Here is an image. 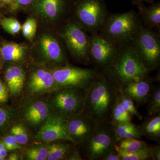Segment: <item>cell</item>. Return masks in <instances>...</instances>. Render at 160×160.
<instances>
[{"label":"cell","mask_w":160,"mask_h":160,"mask_svg":"<svg viewBox=\"0 0 160 160\" xmlns=\"http://www.w3.org/2000/svg\"><path fill=\"white\" fill-rule=\"evenodd\" d=\"M76 145L74 146L69 154L66 157L65 160H83L79 149L77 148Z\"/></svg>","instance_id":"cell-36"},{"label":"cell","mask_w":160,"mask_h":160,"mask_svg":"<svg viewBox=\"0 0 160 160\" xmlns=\"http://www.w3.org/2000/svg\"><path fill=\"white\" fill-rule=\"evenodd\" d=\"M75 0H33L23 11L36 19L38 27L57 31L70 18Z\"/></svg>","instance_id":"cell-4"},{"label":"cell","mask_w":160,"mask_h":160,"mask_svg":"<svg viewBox=\"0 0 160 160\" xmlns=\"http://www.w3.org/2000/svg\"><path fill=\"white\" fill-rule=\"evenodd\" d=\"M12 117L9 109L0 107V132L2 131L9 125Z\"/></svg>","instance_id":"cell-33"},{"label":"cell","mask_w":160,"mask_h":160,"mask_svg":"<svg viewBox=\"0 0 160 160\" xmlns=\"http://www.w3.org/2000/svg\"><path fill=\"white\" fill-rule=\"evenodd\" d=\"M2 56H1V54H0V67H1V65H2Z\"/></svg>","instance_id":"cell-44"},{"label":"cell","mask_w":160,"mask_h":160,"mask_svg":"<svg viewBox=\"0 0 160 160\" xmlns=\"http://www.w3.org/2000/svg\"><path fill=\"white\" fill-rule=\"evenodd\" d=\"M8 159L9 160H18L19 159L18 155L16 153H12L9 155Z\"/></svg>","instance_id":"cell-42"},{"label":"cell","mask_w":160,"mask_h":160,"mask_svg":"<svg viewBox=\"0 0 160 160\" xmlns=\"http://www.w3.org/2000/svg\"><path fill=\"white\" fill-rule=\"evenodd\" d=\"M147 104L148 105L147 113L149 116L160 113V86H154Z\"/></svg>","instance_id":"cell-29"},{"label":"cell","mask_w":160,"mask_h":160,"mask_svg":"<svg viewBox=\"0 0 160 160\" xmlns=\"http://www.w3.org/2000/svg\"><path fill=\"white\" fill-rule=\"evenodd\" d=\"M15 0H0V7L8 9L12 6Z\"/></svg>","instance_id":"cell-40"},{"label":"cell","mask_w":160,"mask_h":160,"mask_svg":"<svg viewBox=\"0 0 160 160\" xmlns=\"http://www.w3.org/2000/svg\"><path fill=\"white\" fill-rule=\"evenodd\" d=\"M22 112L23 118L29 126L40 129L52 114V112L48 102L35 99L26 104Z\"/></svg>","instance_id":"cell-16"},{"label":"cell","mask_w":160,"mask_h":160,"mask_svg":"<svg viewBox=\"0 0 160 160\" xmlns=\"http://www.w3.org/2000/svg\"><path fill=\"white\" fill-rule=\"evenodd\" d=\"M154 0H131V3L133 6H139L144 4V2L149 3H153Z\"/></svg>","instance_id":"cell-41"},{"label":"cell","mask_w":160,"mask_h":160,"mask_svg":"<svg viewBox=\"0 0 160 160\" xmlns=\"http://www.w3.org/2000/svg\"><path fill=\"white\" fill-rule=\"evenodd\" d=\"M51 70L58 89L75 88L85 91L95 82L101 73L94 68H80L69 63Z\"/></svg>","instance_id":"cell-10"},{"label":"cell","mask_w":160,"mask_h":160,"mask_svg":"<svg viewBox=\"0 0 160 160\" xmlns=\"http://www.w3.org/2000/svg\"><path fill=\"white\" fill-rule=\"evenodd\" d=\"M120 45L99 32L90 36L89 57L95 69L103 72L117 56Z\"/></svg>","instance_id":"cell-12"},{"label":"cell","mask_w":160,"mask_h":160,"mask_svg":"<svg viewBox=\"0 0 160 160\" xmlns=\"http://www.w3.org/2000/svg\"><path fill=\"white\" fill-rule=\"evenodd\" d=\"M4 76L10 94L14 96L19 94L26 78V72L22 66L12 64L6 68Z\"/></svg>","instance_id":"cell-19"},{"label":"cell","mask_w":160,"mask_h":160,"mask_svg":"<svg viewBox=\"0 0 160 160\" xmlns=\"http://www.w3.org/2000/svg\"><path fill=\"white\" fill-rule=\"evenodd\" d=\"M33 0H15L12 6L8 8V11L12 13H16L23 11L29 6Z\"/></svg>","instance_id":"cell-35"},{"label":"cell","mask_w":160,"mask_h":160,"mask_svg":"<svg viewBox=\"0 0 160 160\" xmlns=\"http://www.w3.org/2000/svg\"><path fill=\"white\" fill-rule=\"evenodd\" d=\"M1 141L2 142L5 148L7 151L17 150L22 148V145H20L15 140L12 135H8L2 138Z\"/></svg>","instance_id":"cell-34"},{"label":"cell","mask_w":160,"mask_h":160,"mask_svg":"<svg viewBox=\"0 0 160 160\" xmlns=\"http://www.w3.org/2000/svg\"><path fill=\"white\" fill-rule=\"evenodd\" d=\"M28 74L26 91L32 97L51 93L58 89L51 69L34 63Z\"/></svg>","instance_id":"cell-13"},{"label":"cell","mask_w":160,"mask_h":160,"mask_svg":"<svg viewBox=\"0 0 160 160\" xmlns=\"http://www.w3.org/2000/svg\"><path fill=\"white\" fill-rule=\"evenodd\" d=\"M112 125L109 122L98 124L94 132L81 145L80 150L83 159L103 160L114 150L116 143Z\"/></svg>","instance_id":"cell-9"},{"label":"cell","mask_w":160,"mask_h":160,"mask_svg":"<svg viewBox=\"0 0 160 160\" xmlns=\"http://www.w3.org/2000/svg\"><path fill=\"white\" fill-rule=\"evenodd\" d=\"M38 26V25L36 19L29 16L22 26V30L23 36L30 43L35 37Z\"/></svg>","instance_id":"cell-28"},{"label":"cell","mask_w":160,"mask_h":160,"mask_svg":"<svg viewBox=\"0 0 160 160\" xmlns=\"http://www.w3.org/2000/svg\"><path fill=\"white\" fill-rule=\"evenodd\" d=\"M1 26L6 32L12 35L18 34L22 30V26L21 23L14 18H2Z\"/></svg>","instance_id":"cell-32"},{"label":"cell","mask_w":160,"mask_h":160,"mask_svg":"<svg viewBox=\"0 0 160 160\" xmlns=\"http://www.w3.org/2000/svg\"><path fill=\"white\" fill-rule=\"evenodd\" d=\"M48 102L52 112L66 118L82 112L86 91L75 88L58 89L50 93Z\"/></svg>","instance_id":"cell-11"},{"label":"cell","mask_w":160,"mask_h":160,"mask_svg":"<svg viewBox=\"0 0 160 160\" xmlns=\"http://www.w3.org/2000/svg\"><path fill=\"white\" fill-rule=\"evenodd\" d=\"M7 156V150L5 149H0V157L2 158L5 159V158Z\"/></svg>","instance_id":"cell-43"},{"label":"cell","mask_w":160,"mask_h":160,"mask_svg":"<svg viewBox=\"0 0 160 160\" xmlns=\"http://www.w3.org/2000/svg\"><path fill=\"white\" fill-rule=\"evenodd\" d=\"M142 25L138 13L131 10L124 13H109L99 32L119 45L131 42Z\"/></svg>","instance_id":"cell-5"},{"label":"cell","mask_w":160,"mask_h":160,"mask_svg":"<svg viewBox=\"0 0 160 160\" xmlns=\"http://www.w3.org/2000/svg\"><path fill=\"white\" fill-rule=\"evenodd\" d=\"M130 43L148 71H152L158 67L160 63V33L142 25Z\"/></svg>","instance_id":"cell-8"},{"label":"cell","mask_w":160,"mask_h":160,"mask_svg":"<svg viewBox=\"0 0 160 160\" xmlns=\"http://www.w3.org/2000/svg\"><path fill=\"white\" fill-rule=\"evenodd\" d=\"M10 133L19 144L24 145L29 141V136L26 128L21 123H17L12 126Z\"/></svg>","instance_id":"cell-31"},{"label":"cell","mask_w":160,"mask_h":160,"mask_svg":"<svg viewBox=\"0 0 160 160\" xmlns=\"http://www.w3.org/2000/svg\"><path fill=\"white\" fill-rule=\"evenodd\" d=\"M152 158L153 160H160V145L149 146Z\"/></svg>","instance_id":"cell-38"},{"label":"cell","mask_w":160,"mask_h":160,"mask_svg":"<svg viewBox=\"0 0 160 160\" xmlns=\"http://www.w3.org/2000/svg\"><path fill=\"white\" fill-rule=\"evenodd\" d=\"M112 129L117 142L125 138L140 139L144 136L139 126L131 122L118 123L112 125Z\"/></svg>","instance_id":"cell-21"},{"label":"cell","mask_w":160,"mask_h":160,"mask_svg":"<svg viewBox=\"0 0 160 160\" xmlns=\"http://www.w3.org/2000/svg\"><path fill=\"white\" fill-rule=\"evenodd\" d=\"M116 146L121 150L130 152L146 148L148 144L144 141L136 138H125L116 142Z\"/></svg>","instance_id":"cell-25"},{"label":"cell","mask_w":160,"mask_h":160,"mask_svg":"<svg viewBox=\"0 0 160 160\" xmlns=\"http://www.w3.org/2000/svg\"><path fill=\"white\" fill-rule=\"evenodd\" d=\"M35 138L37 141L42 142L61 140L73 142L67 130L66 118L53 112L38 131Z\"/></svg>","instance_id":"cell-14"},{"label":"cell","mask_w":160,"mask_h":160,"mask_svg":"<svg viewBox=\"0 0 160 160\" xmlns=\"http://www.w3.org/2000/svg\"><path fill=\"white\" fill-rule=\"evenodd\" d=\"M0 54L4 61L22 66L32 61L30 46L26 43L4 41L0 43Z\"/></svg>","instance_id":"cell-18"},{"label":"cell","mask_w":160,"mask_h":160,"mask_svg":"<svg viewBox=\"0 0 160 160\" xmlns=\"http://www.w3.org/2000/svg\"><path fill=\"white\" fill-rule=\"evenodd\" d=\"M117 96L121 105L126 111L133 117L138 118L139 120L142 119V116L138 111L137 107L136 106L133 100L124 93L119 88L118 89Z\"/></svg>","instance_id":"cell-27"},{"label":"cell","mask_w":160,"mask_h":160,"mask_svg":"<svg viewBox=\"0 0 160 160\" xmlns=\"http://www.w3.org/2000/svg\"><path fill=\"white\" fill-rule=\"evenodd\" d=\"M1 8H2V7H0V9H1ZM1 14H2V13H1V11H0V25H1V20L2 19V18H1Z\"/></svg>","instance_id":"cell-45"},{"label":"cell","mask_w":160,"mask_h":160,"mask_svg":"<svg viewBox=\"0 0 160 160\" xmlns=\"http://www.w3.org/2000/svg\"><path fill=\"white\" fill-rule=\"evenodd\" d=\"M67 49L57 32L38 27L35 37L31 43L32 61L50 69L66 65Z\"/></svg>","instance_id":"cell-2"},{"label":"cell","mask_w":160,"mask_h":160,"mask_svg":"<svg viewBox=\"0 0 160 160\" xmlns=\"http://www.w3.org/2000/svg\"><path fill=\"white\" fill-rule=\"evenodd\" d=\"M48 145L47 160H65L72 149L77 144L68 141H55Z\"/></svg>","instance_id":"cell-23"},{"label":"cell","mask_w":160,"mask_h":160,"mask_svg":"<svg viewBox=\"0 0 160 160\" xmlns=\"http://www.w3.org/2000/svg\"><path fill=\"white\" fill-rule=\"evenodd\" d=\"M138 14L143 26L160 33V2L145 6L144 4L137 6Z\"/></svg>","instance_id":"cell-20"},{"label":"cell","mask_w":160,"mask_h":160,"mask_svg":"<svg viewBox=\"0 0 160 160\" xmlns=\"http://www.w3.org/2000/svg\"><path fill=\"white\" fill-rule=\"evenodd\" d=\"M102 72L119 87L126 83L148 77L149 72L143 65L130 42L120 45L114 61Z\"/></svg>","instance_id":"cell-3"},{"label":"cell","mask_w":160,"mask_h":160,"mask_svg":"<svg viewBox=\"0 0 160 160\" xmlns=\"http://www.w3.org/2000/svg\"><path fill=\"white\" fill-rule=\"evenodd\" d=\"M115 148L119 153L121 160H147L152 159L149 146L137 151L128 152L118 148L115 145Z\"/></svg>","instance_id":"cell-26"},{"label":"cell","mask_w":160,"mask_h":160,"mask_svg":"<svg viewBox=\"0 0 160 160\" xmlns=\"http://www.w3.org/2000/svg\"><path fill=\"white\" fill-rule=\"evenodd\" d=\"M118 88L101 72L98 78L86 91L83 113L97 124L109 122Z\"/></svg>","instance_id":"cell-1"},{"label":"cell","mask_w":160,"mask_h":160,"mask_svg":"<svg viewBox=\"0 0 160 160\" xmlns=\"http://www.w3.org/2000/svg\"><path fill=\"white\" fill-rule=\"evenodd\" d=\"M139 127L144 136L160 144V113L148 116Z\"/></svg>","instance_id":"cell-22"},{"label":"cell","mask_w":160,"mask_h":160,"mask_svg":"<svg viewBox=\"0 0 160 160\" xmlns=\"http://www.w3.org/2000/svg\"><path fill=\"white\" fill-rule=\"evenodd\" d=\"M103 160H121L118 152L115 149L108 153L103 159Z\"/></svg>","instance_id":"cell-39"},{"label":"cell","mask_w":160,"mask_h":160,"mask_svg":"<svg viewBox=\"0 0 160 160\" xmlns=\"http://www.w3.org/2000/svg\"><path fill=\"white\" fill-rule=\"evenodd\" d=\"M8 98L7 87L2 81L0 79V103L6 102Z\"/></svg>","instance_id":"cell-37"},{"label":"cell","mask_w":160,"mask_h":160,"mask_svg":"<svg viewBox=\"0 0 160 160\" xmlns=\"http://www.w3.org/2000/svg\"><path fill=\"white\" fill-rule=\"evenodd\" d=\"M4 160V159L0 157V160Z\"/></svg>","instance_id":"cell-46"},{"label":"cell","mask_w":160,"mask_h":160,"mask_svg":"<svg viewBox=\"0 0 160 160\" xmlns=\"http://www.w3.org/2000/svg\"><path fill=\"white\" fill-rule=\"evenodd\" d=\"M66 122L69 136L78 145L84 143L93 133L98 125L83 112L69 117Z\"/></svg>","instance_id":"cell-15"},{"label":"cell","mask_w":160,"mask_h":160,"mask_svg":"<svg viewBox=\"0 0 160 160\" xmlns=\"http://www.w3.org/2000/svg\"><path fill=\"white\" fill-rule=\"evenodd\" d=\"M109 13L105 0H75L70 17L92 34L99 32Z\"/></svg>","instance_id":"cell-7"},{"label":"cell","mask_w":160,"mask_h":160,"mask_svg":"<svg viewBox=\"0 0 160 160\" xmlns=\"http://www.w3.org/2000/svg\"><path fill=\"white\" fill-rule=\"evenodd\" d=\"M56 31L72 59L85 65H91L89 57L90 36L86 30L70 17Z\"/></svg>","instance_id":"cell-6"},{"label":"cell","mask_w":160,"mask_h":160,"mask_svg":"<svg viewBox=\"0 0 160 160\" xmlns=\"http://www.w3.org/2000/svg\"><path fill=\"white\" fill-rule=\"evenodd\" d=\"M155 78L148 76L143 79L126 83L119 88L133 100L137 107L147 104L153 89Z\"/></svg>","instance_id":"cell-17"},{"label":"cell","mask_w":160,"mask_h":160,"mask_svg":"<svg viewBox=\"0 0 160 160\" xmlns=\"http://www.w3.org/2000/svg\"><path fill=\"white\" fill-rule=\"evenodd\" d=\"M48 154V146L38 145L32 146L25 152V158L29 160H47Z\"/></svg>","instance_id":"cell-30"},{"label":"cell","mask_w":160,"mask_h":160,"mask_svg":"<svg viewBox=\"0 0 160 160\" xmlns=\"http://www.w3.org/2000/svg\"><path fill=\"white\" fill-rule=\"evenodd\" d=\"M133 116L123 108L119 101L118 96L112 109L109 122L112 125L118 123L131 122Z\"/></svg>","instance_id":"cell-24"}]
</instances>
